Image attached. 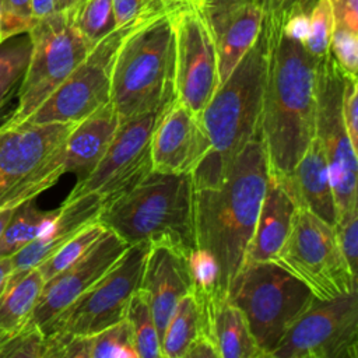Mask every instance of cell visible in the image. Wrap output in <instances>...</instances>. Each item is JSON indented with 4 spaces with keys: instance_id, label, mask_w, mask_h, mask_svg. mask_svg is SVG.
<instances>
[{
    "instance_id": "obj_1",
    "label": "cell",
    "mask_w": 358,
    "mask_h": 358,
    "mask_svg": "<svg viewBox=\"0 0 358 358\" xmlns=\"http://www.w3.org/2000/svg\"><path fill=\"white\" fill-rule=\"evenodd\" d=\"M267 67L260 129L270 173L288 178L315 138L320 59L282 32V13H264Z\"/></svg>"
},
{
    "instance_id": "obj_2",
    "label": "cell",
    "mask_w": 358,
    "mask_h": 358,
    "mask_svg": "<svg viewBox=\"0 0 358 358\" xmlns=\"http://www.w3.org/2000/svg\"><path fill=\"white\" fill-rule=\"evenodd\" d=\"M270 166L262 133L231 161L215 186L193 189L196 248L208 250L218 266V292L228 291L245 266Z\"/></svg>"
},
{
    "instance_id": "obj_3",
    "label": "cell",
    "mask_w": 358,
    "mask_h": 358,
    "mask_svg": "<svg viewBox=\"0 0 358 358\" xmlns=\"http://www.w3.org/2000/svg\"><path fill=\"white\" fill-rule=\"evenodd\" d=\"M96 221L127 245H165L187 256L196 248L192 176L151 171L103 201Z\"/></svg>"
},
{
    "instance_id": "obj_4",
    "label": "cell",
    "mask_w": 358,
    "mask_h": 358,
    "mask_svg": "<svg viewBox=\"0 0 358 358\" xmlns=\"http://www.w3.org/2000/svg\"><path fill=\"white\" fill-rule=\"evenodd\" d=\"M172 13L136 25L122 41L112 66L109 102L120 120L162 110L175 99Z\"/></svg>"
},
{
    "instance_id": "obj_5",
    "label": "cell",
    "mask_w": 358,
    "mask_h": 358,
    "mask_svg": "<svg viewBox=\"0 0 358 358\" xmlns=\"http://www.w3.org/2000/svg\"><path fill=\"white\" fill-rule=\"evenodd\" d=\"M267 67L264 27L229 76L218 85L200 113L211 150L229 165L234 157L262 133L260 119Z\"/></svg>"
},
{
    "instance_id": "obj_6",
    "label": "cell",
    "mask_w": 358,
    "mask_h": 358,
    "mask_svg": "<svg viewBox=\"0 0 358 358\" xmlns=\"http://www.w3.org/2000/svg\"><path fill=\"white\" fill-rule=\"evenodd\" d=\"M74 123H0V210L36 199L64 173V145Z\"/></svg>"
},
{
    "instance_id": "obj_7",
    "label": "cell",
    "mask_w": 358,
    "mask_h": 358,
    "mask_svg": "<svg viewBox=\"0 0 358 358\" xmlns=\"http://www.w3.org/2000/svg\"><path fill=\"white\" fill-rule=\"evenodd\" d=\"M228 298L245 316L263 357H271L287 329L315 295L278 263L259 262L243 266L228 291Z\"/></svg>"
},
{
    "instance_id": "obj_8",
    "label": "cell",
    "mask_w": 358,
    "mask_h": 358,
    "mask_svg": "<svg viewBox=\"0 0 358 358\" xmlns=\"http://www.w3.org/2000/svg\"><path fill=\"white\" fill-rule=\"evenodd\" d=\"M27 34L31 53L17 90V106L3 122L6 126L21 124L73 73L91 49L66 10L35 21Z\"/></svg>"
},
{
    "instance_id": "obj_9",
    "label": "cell",
    "mask_w": 358,
    "mask_h": 358,
    "mask_svg": "<svg viewBox=\"0 0 358 358\" xmlns=\"http://www.w3.org/2000/svg\"><path fill=\"white\" fill-rule=\"evenodd\" d=\"M308 285L320 299L357 291V275L348 267L334 227L296 206L291 229L273 260Z\"/></svg>"
},
{
    "instance_id": "obj_10",
    "label": "cell",
    "mask_w": 358,
    "mask_h": 358,
    "mask_svg": "<svg viewBox=\"0 0 358 358\" xmlns=\"http://www.w3.org/2000/svg\"><path fill=\"white\" fill-rule=\"evenodd\" d=\"M148 249L145 243L129 245L103 275L43 327V333L84 336L123 320L129 302L140 287Z\"/></svg>"
},
{
    "instance_id": "obj_11",
    "label": "cell",
    "mask_w": 358,
    "mask_h": 358,
    "mask_svg": "<svg viewBox=\"0 0 358 358\" xmlns=\"http://www.w3.org/2000/svg\"><path fill=\"white\" fill-rule=\"evenodd\" d=\"M344 78L345 71L330 52L320 59L316 80L315 137L327 161L337 218L358 206L357 151L348 138L341 112Z\"/></svg>"
},
{
    "instance_id": "obj_12",
    "label": "cell",
    "mask_w": 358,
    "mask_h": 358,
    "mask_svg": "<svg viewBox=\"0 0 358 358\" xmlns=\"http://www.w3.org/2000/svg\"><path fill=\"white\" fill-rule=\"evenodd\" d=\"M358 292L313 298L284 333L273 358H357Z\"/></svg>"
},
{
    "instance_id": "obj_13",
    "label": "cell",
    "mask_w": 358,
    "mask_h": 358,
    "mask_svg": "<svg viewBox=\"0 0 358 358\" xmlns=\"http://www.w3.org/2000/svg\"><path fill=\"white\" fill-rule=\"evenodd\" d=\"M138 24L116 28L94 45L73 73L22 123H77L106 105L116 52Z\"/></svg>"
},
{
    "instance_id": "obj_14",
    "label": "cell",
    "mask_w": 358,
    "mask_h": 358,
    "mask_svg": "<svg viewBox=\"0 0 358 358\" xmlns=\"http://www.w3.org/2000/svg\"><path fill=\"white\" fill-rule=\"evenodd\" d=\"M172 27L175 96L200 116L220 85L215 43L203 15L193 3L172 13Z\"/></svg>"
},
{
    "instance_id": "obj_15",
    "label": "cell",
    "mask_w": 358,
    "mask_h": 358,
    "mask_svg": "<svg viewBox=\"0 0 358 358\" xmlns=\"http://www.w3.org/2000/svg\"><path fill=\"white\" fill-rule=\"evenodd\" d=\"M162 110L120 120L99 164L88 176L77 180L67 199L95 193L103 203L151 172V136Z\"/></svg>"
},
{
    "instance_id": "obj_16",
    "label": "cell",
    "mask_w": 358,
    "mask_h": 358,
    "mask_svg": "<svg viewBox=\"0 0 358 358\" xmlns=\"http://www.w3.org/2000/svg\"><path fill=\"white\" fill-rule=\"evenodd\" d=\"M127 246L116 234L105 229L85 255L45 282L29 319L43 330L56 315L103 275Z\"/></svg>"
},
{
    "instance_id": "obj_17",
    "label": "cell",
    "mask_w": 358,
    "mask_h": 358,
    "mask_svg": "<svg viewBox=\"0 0 358 358\" xmlns=\"http://www.w3.org/2000/svg\"><path fill=\"white\" fill-rule=\"evenodd\" d=\"M210 148L200 116L175 98L162 110L151 136L152 171L190 173Z\"/></svg>"
},
{
    "instance_id": "obj_18",
    "label": "cell",
    "mask_w": 358,
    "mask_h": 358,
    "mask_svg": "<svg viewBox=\"0 0 358 358\" xmlns=\"http://www.w3.org/2000/svg\"><path fill=\"white\" fill-rule=\"evenodd\" d=\"M215 43L220 84L256 41L264 11L255 0H196Z\"/></svg>"
},
{
    "instance_id": "obj_19",
    "label": "cell",
    "mask_w": 358,
    "mask_h": 358,
    "mask_svg": "<svg viewBox=\"0 0 358 358\" xmlns=\"http://www.w3.org/2000/svg\"><path fill=\"white\" fill-rule=\"evenodd\" d=\"M138 288L148 296L161 340L178 302L192 292L186 256L165 245L150 246Z\"/></svg>"
},
{
    "instance_id": "obj_20",
    "label": "cell",
    "mask_w": 358,
    "mask_h": 358,
    "mask_svg": "<svg viewBox=\"0 0 358 358\" xmlns=\"http://www.w3.org/2000/svg\"><path fill=\"white\" fill-rule=\"evenodd\" d=\"M199 308V336L214 344L220 358H263L245 316L228 295L192 292Z\"/></svg>"
},
{
    "instance_id": "obj_21",
    "label": "cell",
    "mask_w": 358,
    "mask_h": 358,
    "mask_svg": "<svg viewBox=\"0 0 358 358\" xmlns=\"http://www.w3.org/2000/svg\"><path fill=\"white\" fill-rule=\"evenodd\" d=\"M295 210L296 201L285 179L270 173L245 266L275 259L291 229Z\"/></svg>"
},
{
    "instance_id": "obj_22",
    "label": "cell",
    "mask_w": 358,
    "mask_h": 358,
    "mask_svg": "<svg viewBox=\"0 0 358 358\" xmlns=\"http://www.w3.org/2000/svg\"><path fill=\"white\" fill-rule=\"evenodd\" d=\"M102 199L95 193L66 199L59 207L52 225L31 243L11 256L14 271H25L39 266L60 249L70 238L92 221H96Z\"/></svg>"
},
{
    "instance_id": "obj_23",
    "label": "cell",
    "mask_w": 358,
    "mask_h": 358,
    "mask_svg": "<svg viewBox=\"0 0 358 358\" xmlns=\"http://www.w3.org/2000/svg\"><path fill=\"white\" fill-rule=\"evenodd\" d=\"M119 123L110 102L74 123L64 145V173L71 172L78 180L88 176L106 152Z\"/></svg>"
},
{
    "instance_id": "obj_24",
    "label": "cell",
    "mask_w": 358,
    "mask_h": 358,
    "mask_svg": "<svg viewBox=\"0 0 358 358\" xmlns=\"http://www.w3.org/2000/svg\"><path fill=\"white\" fill-rule=\"evenodd\" d=\"M296 206L303 207L333 225L337 220L334 194L327 161L319 140L315 137L288 178H284Z\"/></svg>"
},
{
    "instance_id": "obj_25",
    "label": "cell",
    "mask_w": 358,
    "mask_h": 358,
    "mask_svg": "<svg viewBox=\"0 0 358 358\" xmlns=\"http://www.w3.org/2000/svg\"><path fill=\"white\" fill-rule=\"evenodd\" d=\"M45 280L38 267L14 271L0 292V337L21 327L32 315Z\"/></svg>"
},
{
    "instance_id": "obj_26",
    "label": "cell",
    "mask_w": 358,
    "mask_h": 358,
    "mask_svg": "<svg viewBox=\"0 0 358 358\" xmlns=\"http://www.w3.org/2000/svg\"><path fill=\"white\" fill-rule=\"evenodd\" d=\"M57 213L59 208L52 211L41 210L35 199H29L14 207L0 236V257L13 256L36 239L52 225Z\"/></svg>"
},
{
    "instance_id": "obj_27",
    "label": "cell",
    "mask_w": 358,
    "mask_h": 358,
    "mask_svg": "<svg viewBox=\"0 0 358 358\" xmlns=\"http://www.w3.org/2000/svg\"><path fill=\"white\" fill-rule=\"evenodd\" d=\"M199 308L193 294L178 302L161 337L162 358H185L190 344L199 337Z\"/></svg>"
},
{
    "instance_id": "obj_28",
    "label": "cell",
    "mask_w": 358,
    "mask_h": 358,
    "mask_svg": "<svg viewBox=\"0 0 358 358\" xmlns=\"http://www.w3.org/2000/svg\"><path fill=\"white\" fill-rule=\"evenodd\" d=\"M137 358H162L161 340L150 308V301L143 289H137L127 306L124 316Z\"/></svg>"
},
{
    "instance_id": "obj_29",
    "label": "cell",
    "mask_w": 358,
    "mask_h": 358,
    "mask_svg": "<svg viewBox=\"0 0 358 358\" xmlns=\"http://www.w3.org/2000/svg\"><path fill=\"white\" fill-rule=\"evenodd\" d=\"M66 11L90 48L116 29L112 0H77Z\"/></svg>"
},
{
    "instance_id": "obj_30",
    "label": "cell",
    "mask_w": 358,
    "mask_h": 358,
    "mask_svg": "<svg viewBox=\"0 0 358 358\" xmlns=\"http://www.w3.org/2000/svg\"><path fill=\"white\" fill-rule=\"evenodd\" d=\"M31 53V41L24 38L0 42V103L10 102L17 94Z\"/></svg>"
},
{
    "instance_id": "obj_31",
    "label": "cell",
    "mask_w": 358,
    "mask_h": 358,
    "mask_svg": "<svg viewBox=\"0 0 358 358\" xmlns=\"http://www.w3.org/2000/svg\"><path fill=\"white\" fill-rule=\"evenodd\" d=\"M106 228H103L98 221H92L80 229L73 238H70L60 249H57L50 257L36 266L45 280H50L74 262H77L83 255H85L94 243L102 236Z\"/></svg>"
},
{
    "instance_id": "obj_32",
    "label": "cell",
    "mask_w": 358,
    "mask_h": 358,
    "mask_svg": "<svg viewBox=\"0 0 358 358\" xmlns=\"http://www.w3.org/2000/svg\"><path fill=\"white\" fill-rule=\"evenodd\" d=\"M46 336L31 319L0 337V358H45Z\"/></svg>"
},
{
    "instance_id": "obj_33",
    "label": "cell",
    "mask_w": 358,
    "mask_h": 358,
    "mask_svg": "<svg viewBox=\"0 0 358 358\" xmlns=\"http://www.w3.org/2000/svg\"><path fill=\"white\" fill-rule=\"evenodd\" d=\"M333 28L334 14L330 0H315L309 15V31L303 41V46L316 59H323L329 53Z\"/></svg>"
},
{
    "instance_id": "obj_34",
    "label": "cell",
    "mask_w": 358,
    "mask_h": 358,
    "mask_svg": "<svg viewBox=\"0 0 358 358\" xmlns=\"http://www.w3.org/2000/svg\"><path fill=\"white\" fill-rule=\"evenodd\" d=\"M32 25V0H0V42L27 34Z\"/></svg>"
},
{
    "instance_id": "obj_35",
    "label": "cell",
    "mask_w": 358,
    "mask_h": 358,
    "mask_svg": "<svg viewBox=\"0 0 358 358\" xmlns=\"http://www.w3.org/2000/svg\"><path fill=\"white\" fill-rule=\"evenodd\" d=\"M192 277V292H218V266L214 256L201 248H194L187 256Z\"/></svg>"
},
{
    "instance_id": "obj_36",
    "label": "cell",
    "mask_w": 358,
    "mask_h": 358,
    "mask_svg": "<svg viewBox=\"0 0 358 358\" xmlns=\"http://www.w3.org/2000/svg\"><path fill=\"white\" fill-rule=\"evenodd\" d=\"M330 55L334 57L343 71L357 76L358 71V32L334 22L331 32Z\"/></svg>"
},
{
    "instance_id": "obj_37",
    "label": "cell",
    "mask_w": 358,
    "mask_h": 358,
    "mask_svg": "<svg viewBox=\"0 0 358 358\" xmlns=\"http://www.w3.org/2000/svg\"><path fill=\"white\" fill-rule=\"evenodd\" d=\"M116 28L138 24L166 10L162 0H112Z\"/></svg>"
},
{
    "instance_id": "obj_38",
    "label": "cell",
    "mask_w": 358,
    "mask_h": 358,
    "mask_svg": "<svg viewBox=\"0 0 358 358\" xmlns=\"http://www.w3.org/2000/svg\"><path fill=\"white\" fill-rule=\"evenodd\" d=\"M334 231L337 236L341 253L357 275V259H358V206L352 207L350 211L337 218L334 224Z\"/></svg>"
},
{
    "instance_id": "obj_39",
    "label": "cell",
    "mask_w": 358,
    "mask_h": 358,
    "mask_svg": "<svg viewBox=\"0 0 358 358\" xmlns=\"http://www.w3.org/2000/svg\"><path fill=\"white\" fill-rule=\"evenodd\" d=\"M358 83L357 76L345 73L344 87H343V96H341V112L344 124L347 129L348 138L357 151L358 147Z\"/></svg>"
},
{
    "instance_id": "obj_40",
    "label": "cell",
    "mask_w": 358,
    "mask_h": 358,
    "mask_svg": "<svg viewBox=\"0 0 358 358\" xmlns=\"http://www.w3.org/2000/svg\"><path fill=\"white\" fill-rule=\"evenodd\" d=\"M334 22L358 32V0H330Z\"/></svg>"
},
{
    "instance_id": "obj_41",
    "label": "cell",
    "mask_w": 358,
    "mask_h": 358,
    "mask_svg": "<svg viewBox=\"0 0 358 358\" xmlns=\"http://www.w3.org/2000/svg\"><path fill=\"white\" fill-rule=\"evenodd\" d=\"M185 358H220L217 348L211 341L199 336L186 351Z\"/></svg>"
},
{
    "instance_id": "obj_42",
    "label": "cell",
    "mask_w": 358,
    "mask_h": 358,
    "mask_svg": "<svg viewBox=\"0 0 358 358\" xmlns=\"http://www.w3.org/2000/svg\"><path fill=\"white\" fill-rule=\"evenodd\" d=\"M55 13L53 0H32V24Z\"/></svg>"
},
{
    "instance_id": "obj_43",
    "label": "cell",
    "mask_w": 358,
    "mask_h": 358,
    "mask_svg": "<svg viewBox=\"0 0 358 358\" xmlns=\"http://www.w3.org/2000/svg\"><path fill=\"white\" fill-rule=\"evenodd\" d=\"M13 270H14V264H13L11 256L0 257V292L4 289Z\"/></svg>"
},
{
    "instance_id": "obj_44",
    "label": "cell",
    "mask_w": 358,
    "mask_h": 358,
    "mask_svg": "<svg viewBox=\"0 0 358 358\" xmlns=\"http://www.w3.org/2000/svg\"><path fill=\"white\" fill-rule=\"evenodd\" d=\"M292 0H255V3L264 11V13H268V11H274V10H278L287 4H289Z\"/></svg>"
},
{
    "instance_id": "obj_45",
    "label": "cell",
    "mask_w": 358,
    "mask_h": 358,
    "mask_svg": "<svg viewBox=\"0 0 358 358\" xmlns=\"http://www.w3.org/2000/svg\"><path fill=\"white\" fill-rule=\"evenodd\" d=\"M162 1L169 13H175V11L186 7L187 4H192V3L194 4L193 0H162Z\"/></svg>"
},
{
    "instance_id": "obj_46",
    "label": "cell",
    "mask_w": 358,
    "mask_h": 358,
    "mask_svg": "<svg viewBox=\"0 0 358 358\" xmlns=\"http://www.w3.org/2000/svg\"><path fill=\"white\" fill-rule=\"evenodd\" d=\"M77 0H53V6H55V11H64L69 10L70 7H73L76 4Z\"/></svg>"
},
{
    "instance_id": "obj_47",
    "label": "cell",
    "mask_w": 358,
    "mask_h": 358,
    "mask_svg": "<svg viewBox=\"0 0 358 358\" xmlns=\"http://www.w3.org/2000/svg\"><path fill=\"white\" fill-rule=\"evenodd\" d=\"M13 210H14V208L0 210V236H1V234H3V231H4V228H6V225H7V222H8L10 217H11V214H13Z\"/></svg>"
},
{
    "instance_id": "obj_48",
    "label": "cell",
    "mask_w": 358,
    "mask_h": 358,
    "mask_svg": "<svg viewBox=\"0 0 358 358\" xmlns=\"http://www.w3.org/2000/svg\"><path fill=\"white\" fill-rule=\"evenodd\" d=\"M8 105H10V102L0 103V123L4 122V120L8 117V115L11 113V112L8 110Z\"/></svg>"
},
{
    "instance_id": "obj_49",
    "label": "cell",
    "mask_w": 358,
    "mask_h": 358,
    "mask_svg": "<svg viewBox=\"0 0 358 358\" xmlns=\"http://www.w3.org/2000/svg\"><path fill=\"white\" fill-rule=\"evenodd\" d=\"M193 1H196V0H193Z\"/></svg>"
}]
</instances>
